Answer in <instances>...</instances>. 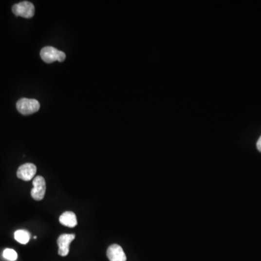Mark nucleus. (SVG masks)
Masks as SVG:
<instances>
[{
	"mask_svg": "<svg viewBox=\"0 0 261 261\" xmlns=\"http://www.w3.org/2000/svg\"><path fill=\"white\" fill-rule=\"evenodd\" d=\"M17 110L23 115H31L39 110L40 104L38 100L29 98H22L16 104Z\"/></svg>",
	"mask_w": 261,
	"mask_h": 261,
	"instance_id": "1",
	"label": "nucleus"
},
{
	"mask_svg": "<svg viewBox=\"0 0 261 261\" xmlns=\"http://www.w3.org/2000/svg\"><path fill=\"white\" fill-rule=\"evenodd\" d=\"M40 56L41 59L47 63H51L55 61L63 62L65 59V53L50 46L42 48L40 52Z\"/></svg>",
	"mask_w": 261,
	"mask_h": 261,
	"instance_id": "2",
	"label": "nucleus"
},
{
	"mask_svg": "<svg viewBox=\"0 0 261 261\" xmlns=\"http://www.w3.org/2000/svg\"><path fill=\"white\" fill-rule=\"evenodd\" d=\"M13 13L16 16H21L26 19H31L35 13V7L30 1H24L13 6Z\"/></svg>",
	"mask_w": 261,
	"mask_h": 261,
	"instance_id": "3",
	"label": "nucleus"
},
{
	"mask_svg": "<svg viewBox=\"0 0 261 261\" xmlns=\"http://www.w3.org/2000/svg\"><path fill=\"white\" fill-rule=\"evenodd\" d=\"M33 186L34 188L32 189L31 195L33 199L37 201H40L44 199L46 192V182L42 176H36L33 180Z\"/></svg>",
	"mask_w": 261,
	"mask_h": 261,
	"instance_id": "4",
	"label": "nucleus"
},
{
	"mask_svg": "<svg viewBox=\"0 0 261 261\" xmlns=\"http://www.w3.org/2000/svg\"><path fill=\"white\" fill-rule=\"evenodd\" d=\"M75 238L74 234H61L57 239V244L59 246L58 253L60 256H68L70 251V244L72 242L73 240Z\"/></svg>",
	"mask_w": 261,
	"mask_h": 261,
	"instance_id": "5",
	"label": "nucleus"
},
{
	"mask_svg": "<svg viewBox=\"0 0 261 261\" xmlns=\"http://www.w3.org/2000/svg\"><path fill=\"white\" fill-rule=\"evenodd\" d=\"M37 173V167L33 163H25L19 167L17 170V176L22 180H32Z\"/></svg>",
	"mask_w": 261,
	"mask_h": 261,
	"instance_id": "6",
	"label": "nucleus"
},
{
	"mask_svg": "<svg viewBox=\"0 0 261 261\" xmlns=\"http://www.w3.org/2000/svg\"><path fill=\"white\" fill-rule=\"evenodd\" d=\"M107 256L110 261H127V256L121 246L112 244L108 247Z\"/></svg>",
	"mask_w": 261,
	"mask_h": 261,
	"instance_id": "7",
	"label": "nucleus"
},
{
	"mask_svg": "<svg viewBox=\"0 0 261 261\" xmlns=\"http://www.w3.org/2000/svg\"><path fill=\"white\" fill-rule=\"evenodd\" d=\"M60 223L67 227L74 228L76 226L77 219L75 213L71 211H66L60 216Z\"/></svg>",
	"mask_w": 261,
	"mask_h": 261,
	"instance_id": "8",
	"label": "nucleus"
},
{
	"mask_svg": "<svg viewBox=\"0 0 261 261\" xmlns=\"http://www.w3.org/2000/svg\"><path fill=\"white\" fill-rule=\"evenodd\" d=\"M30 233L26 230H18L15 232V240L20 244H27L30 240Z\"/></svg>",
	"mask_w": 261,
	"mask_h": 261,
	"instance_id": "9",
	"label": "nucleus"
},
{
	"mask_svg": "<svg viewBox=\"0 0 261 261\" xmlns=\"http://www.w3.org/2000/svg\"><path fill=\"white\" fill-rule=\"evenodd\" d=\"M3 258L9 261H16L18 259V254L16 250L7 248L3 252Z\"/></svg>",
	"mask_w": 261,
	"mask_h": 261,
	"instance_id": "10",
	"label": "nucleus"
},
{
	"mask_svg": "<svg viewBox=\"0 0 261 261\" xmlns=\"http://www.w3.org/2000/svg\"><path fill=\"white\" fill-rule=\"evenodd\" d=\"M257 148L258 149H259V152H261V136L257 142Z\"/></svg>",
	"mask_w": 261,
	"mask_h": 261,
	"instance_id": "11",
	"label": "nucleus"
}]
</instances>
